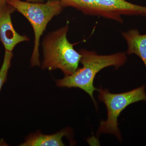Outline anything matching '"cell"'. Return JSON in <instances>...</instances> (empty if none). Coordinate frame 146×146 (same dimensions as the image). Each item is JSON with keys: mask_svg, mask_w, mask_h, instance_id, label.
<instances>
[{"mask_svg": "<svg viewBox=\"0 0 146 146\" xmlns=\"http://www.w3.org/2000/svg\"><path fill=\"white\" fill-rule=\"evenodd\" d=\"M80 62L82 68H78L70 75L57 80V86L67 88H78L83 90L91 97L97 108L96 102L94 98V91L98 89L94 86V79L99 72L107 67L120 68L127 60L126 53L117 52L109 55H99L94 51L80 49Z\"/></svg>", "mask_w": 146, "mask_h": 146, "instance_id": "6da1fadb", "label": "cell"}, {"mask_svg": "<svg viewBox=\"0 0 146 146\" xmlns=\"http://www.w3.org/2000/svg\"><path fill=\"white\" fill-rule=\"evenodd\" d=\"M69 28V25L66 24L48 33L43 39L42 70L52 71L59 69L67 76L78 68L81 55L74 48V44L67 39Z\"/></svg>", "mask_w": 146, "mask_h": 146, "instance_id": "7a4b0ae2", "label": "cell"}, {"mask_svg": "<svg viewBox=\"0 0 146 146\" xmlns=\"http://www.w3.org/2000/svg\"><path fill=\"white\" fill-rule=\"evenodd\" d=\"M6 3L21 13L29 22L34 33V45L31 58L32 67L40 66L39 47L40 38L48 24L54 16L60 14L64 7L58 0H48L46 2L7 0Z\"/></svg>", "mask_w": 146, "mask_h": 146, "instance_id": "3957f363", "label": "cell"}, {"mask_svg": "<svg viewBox=\"0 0 146 146\" xmlns=\"http://www.w3.org/2000/svg\"><path fill=\"white\" fill-rule=\"evenodd\" d=\"M145 86H142L131 91L120 93H110L108 89H98L99 99L104 103L107 110V118L101 122L98 132L110 133L119 141L121 136L118 128V118L124 110L129 105L144 101L146 102Z\"/></svg>", "mask_w": 146, "mask_h": 146, "instance_id": "277c9868", "label": "cell"}, {"mask_svg": "<svg viewBox=\"0 0 146 146\" xmlns=\"http://www.w3.org/2000/svg\"><path fill=\"white\" fill-rule=\"evenodd\" d=\"M100 16L123 23L122 16L146 17V7L138 5L126 0H95Z\"/></svg>", "mask_w": 146, "mask_h": 146, "instance_id": "5b68a950", "label": "cell"}, {"mask_svg": "<svg viewBox=\"0 0 146 146\" xmlns=\"http://www.w3.org/2000/svg\"><path fill=\"white\" fill-rule=\"evenodd\" d=\"M15 11L7 3L0 7V41L5 50L11 52L18 44L29 41L27 36L19 34L13 27L11 15Z\"/></svg>", "mask_w": 146, "mask_h": 146, "instance_id": "8992f818", "label": "cell"}, {"mask_svg": "<svg viewBox=\"0 0 146 146\" xmlns=\"http://www.w3.org/2000/svg\"><path fill=\"white\" fill-rule=\"evenodd\" d=\"M122 35L127 45L126 54L137 55L146 68V34H141L137 29H131L123 32Z\"/></svg>", "mask_w": 146, "mask_h": 146, "instance_id": "52a82bcc", "label": "cell"}, {"mask_svg": "<svg viewBox=\"0 0 146 146\" xmlns=\"http://www.w3.org/2000/svg\"><path fill=\"white\" fill-rule=\"evenodd\" d=\"M67 131H61L51 135H44L38 133L30 136L21 146H64L62 138L68 135Z\"/></svg>", "mask_w": 146, "mask_h": 146, "instance_id": "ba28073f", "label": "cell"}, {"mask_svg": "<svg viewBox=\"0 0 146 146\" xmlns=\"http://www.w3.org/2000/svg\"><path fill=\"white\" fill-rule=\"evenodd\" d=\"M63 7H73L85 15L100 16L95 0H58Z\"/></svg>", "mask_w": 146, "mask_h": 146, "instance_id": "9c48e42d", "label": "cell"}, {"mask_svg": "<svg viewBox=\"0 0 146 146\" xmlns=\"http://www.w3.org/2000/svg\"><path fill=\"white\" fill-rule=\"evenodd\" d=\"M13 57L12 52L5 50L3 61L0 69V92L3 85L7 80V74L11 65V61Z\"/></svg>", "mask_w": 146, "mask_h": 146, "instance_id": "30bf717a", "label": "cell"}, {"mask_svg": "<svg viewBox=\"0 0 146 146\" xmlns=\"http://www.w3.org/2000/svg\"><path fill=\"white\" fill-rule=\"evenodd\" d=\"M7 1V0H0V7L6 4ZM42 1L43 0H27V1L33 3L38 2Z\"/></svg>", "mask_w": 146, "mask_h": 146, "instance_id": "8fae6325", "label": "cell"}]
</instances>
